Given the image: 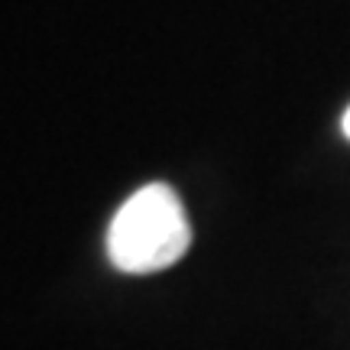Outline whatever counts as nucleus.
<instances>
[{"label":"nucleus","mask_w":350,"mask_h":350,"mask_svg":"<svg viewBox=\"0 0 350 350\" xmlns=\"http://www.w3.org/2000/svg\"><path fill=\"white\" fill-rule=\"evenodd\" d=\"M340 130H344V137L350 139V107L344 111V117H340Z\"/></svg>","instance_id":"obj_2"},{"label":"nucleus","mask_w":350,"mask_h":350,"mask_svg":"<svg viewBox=\"0 0 350 350\" xmlns=\"http://www.w3.org/2000/svg\"><path fill=\"white\" fill-rule=\"evenodd\" d=\"M191 247V224L178 191L152 182L120 204L107 227V260L126 275L163 273Z\"/></svg>","instance_id":"obj_1"}]
</instances>
